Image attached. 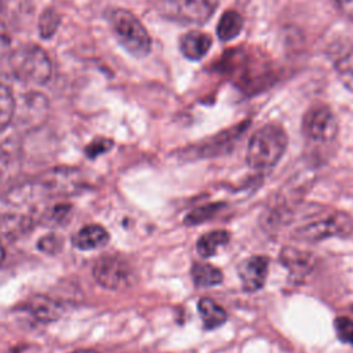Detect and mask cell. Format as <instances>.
<instances>
[{
  "label": "cell",
  "instance_id": "cell-9",
  "mask_svg": "<svg viewBox=\"0 0 353 353\" xmlns=\"http://www.w3.org/2000/svg\"><path fill=\"white\" fill-rule=\"evenodd\" d=\"M48 113L47 98L39 92H29L18 102L15 99V112L12 123L17 128L32 130L40 125ZM11 123V124H12Z\"/></svg>",
  "mask_w": 353,
  "mask_h": 353
},
{
  "label": "cell",
  "instance_id": "cell-19",
  "mask_svg": "<svg viewBox=\"0 0 353 353\" xmlns=\"http://www.w3.org/2000/svg\"><path fill=\"white\" fill-rule=\"evenodd\" d=\"M229 239L230 234L226 230H211L197 240V252L201 258H210L218 251L219 247L225 245L229 241Z\"/></svg>",
  "mask_w": 353,
  "mask_h": 353
},
{
  "label": "cell",
  "instance_id": "cell-7",
  "mask_svg": "<svg viewBox=\"0 0 353 353\" xmlns=\"http://www.w3.org/2000/svg\"><path fill=\"white\" fill-rule=\"evenodd\" d=\"M302 131L313 142L327 143L336 137V119L325 105L312 106L302 119Z\"/></svg>",
  "mask_w": 353,
  "mask_h": 353
},
{
  "label": "cell",
  "instance_id": "cell-8",
  "mask_svg": "<svg viewBox=\"0 0 353 353\" xmlns=\"http://www.w3.org/2000/svg\"><path fill=\"white\" fill-rule=\"evenodd\" d=\"M216 6L218 0H161L163 12L185 23H204Z\"/></svg>",
  "mask_w": 353,
  "mask_h": 353
},
{
  "label": "cell",
  "instance_id": "cell-12",
  "mask_svg": "<svg viewBox=\"0 0 353 353\" xmlns=\"http://www.w3.org/2000/svg\"><path fill=\"white\" fill-rule=\"evenodd\" d=\"M109 232L98 223H90L80 228L72 237V244L79 251H95L108 245Z\"/></svg>",
  "mask_w": 353,
  "mask_h": 353
},
{
  "label": "cell",
  "instance_id": "cell-28",
  "mask_svg": "<svg viewBox=\"0 0 353 353\" xmlns=\"http://www.w3.org/2000/svg\"><path fill=\"white\" fill-rule=\"evenodd\" d=\"M338 6L353 18V0H335Z\"/></svg>",
  "mask_w": 353,
  "mask_h": 353
},
{
  "label": "cell",
  "instance_id": "cell-20",
  "mask_svg": "<svg viewBox=\"0 0 353 353\" xmlns=\"http://www.w3.org/2000/svg\"><path fill=\"white\" fill-rule=\"evenodd\" d=\"M15 98L10 88L0 83V131L7 130L14 117Z\"/></svg>",
  "mask_w": 353,
  "mask_h": 353
},
{
  "label": "cell",
  "instance_id": "cell-17",
  "mask_svg": "<svg viewBox=\"0 0 353 353\" xmlns=\"http://www.w3.org/2000/svg\"><path fill=\"white\" fill-rule=\"evenodd\" d=\"M244 26V19L243 17L234 11L229 10L222 14L219 18L218 26H216V34L222 41H229L237 37Z\"/></svg>",
  "mask_w": 353,
  "mask_h": 353
},
{
  "label": "cell",
  "instance_id": "cell-4",
  "mask_svg": "<svg viewBox=\"0 0 353 353\" xmlns=\"http://www.w3.org/2000/svg\"><path fill=\"white\" fill-rule=\"evenodd\" d=\"M94 280L106 290H124L131 285L134 272L131 265L116 255H103L92 266Z\"/></svg>",
  "mask_w": 353,
  "mask_h": 353
},
{
  "label": "cell",
  "instance_id": "cell-24",
  "mask_svg": "<svg viewBox=\"0 0 353 353\" xmlns=\"http://www.w3.org/2000/svg\"><path fill=\"white\" fill-rule=\"evenodd\" d=\"M336 336L346 343L353 345V320L346 316H339L334 321Z\"/></svg>",
  "mask_w": 353,
  "mask_h": 353
},
{
  "label": "cell",
  "instance_id": "cell-29",
  "mask_svg": "<svg viewBox=\"0 0 353 353\" xmlns=\"http://www.w3.org/2000/svg\"><path fill=\"white\" fill-rule=\"evenodd\" d=\"M4 258H6V250H4V247H3V244L0 241V263L4 261Z\"/></svg>",
  "mask_w": 353,
  "mask_h": 353
},
{
  "label": "cell",
  "instance_id": "cell-15",
  "mask_svg": "<svg viewBox=\"0 0 353 353\" xmlns=\"http://www.w3.org/2000/svg\"><path fill=\"white\" fill-rule=\"evenodd\" d=\"M212 37L207 33L192 30L181 39V52L183 57L192 61L201 59L211 48Z\"/></svg>",
  "mask_w": 353,
  "mask_h": 353
},
{
  "label": "cell",
  "instance_id": "cell-16",
  "mask_svg": "<svg viewBox=\"0 0 353 353\" xmlns=\"http://www.w3.org/2000/svg\"><path fill=\"white\" fill-rule=\"evenodd\" d=\"M197 309H199L203 325L207 330H212L222 325L228 319V314L223 310V307L210 298H201L199 301Z\"/></svg>",
  "mask_w": 353,
  "mask_h": 353
},
{
  "label": "cell",
  "instance_id": "cell-22",
  "mask_svg": "<svg viewBox=\"0 0 353 353\" xmlns=\"http://www.w3.org/2000/svg\"><path fill=\"white\" fill-rule=\"evenodd\" d=\"M59 22H61V18H59V14L57 12V10L47 8L46 11H43V14L40 15V19H39L40 36L46 37V39L51 37L57 32Z\"/></svg>",
  "mask_w": 353,
  "mask_h": 353
},
{
  "label": "cell",
  "instance_id": "cell-5",
  "mask_svg": "<svg viewBox=\"0 0 353 353\" xmlns=\"http://www.w3.org/2000/svg\"><path fill=\"white\" fill-rule=\"evenodd\" d=\"M46 194L50 196H69L77 194L85 188V181L77 168L57 167L51 168L34 179Z\"/></svg>",
  "mask_w": 353,
  "mask_h": 353
},
{
  "label": "cell",
  "instance_id": "cell-13",
  "mask_svg": "<svg viewBox=\"0 0 353 353\" xmlns=\"http://www.w3.org/2000/svg\"><path fill=\"white\" fill-rule=\"evenodd\" d=\"M33 228V218L25 214H0V241L14 240L26 234Z\"/></svg>",
  "mask_w": 353,
  "mask_h": 353
},
{
  "label": "cell",
  "instance_id": "cell-27",
  "mask_svg": "<svg viewBox=\"0 0 353 353\" xmlns=\"http://www.w3.org/2000/svg\"><path fill=\"white\" fill-rule=\"evenodd\" d=\"M10 44H11L10 34H8V32L6 30L4 25L0 23V57L4 55V54L8 51Z\"/></svg>",
  "mask_w": 353,
  "mask_h": 353
},
{
  "label": "cell",
  "instance_id": "cell-11",
  "mask_svg": "<svg viewBox=\"0 0 353 353\" xmlns=\"http://www.w3.org/2000/svg\"><path fill=\"white\" fill-rule=\"evenodd\" d=\"M22 309L41 323H51L61 319L65 305L46 295H32L22 303Z\"/></svg>",
  "mask_w": 353,
  "mask_h": 353
},
{
  "label": "cell",
  "instance_id": "cell-25",
  "mask_svg": "<svg viewBox=\"0 0 353 353\" xmlns=\"http://www.w3.org/2000/svg\"><path fill=\"white\" fill-rule=\"evenodd\" d=\"M113 146V142L108 138H97L94 139L91 143H88L85 146V154L90 159H95L103 153H106L108 150H110V148Z\"/></svg>",
  "mask_w": 353,
  "mask_h": 353
},
{
  "label": "cell",
  "instance_id": "cell-3",
  "mask_svg": "<svg viewBox=\"0 0 353 353\" xmlns=\"http://www.w3.org/2000/svg\"><path fill=\"white\" fill-rule=\"evenodd\" d=\"M109 25L119 43L134 57H146L152 50V39L141 21L128 10L114 8L108 14Z\"/></svg>",
  "mask_w": 353,
  "mask_h": 353
},
{
  "label": "cell",
  "instance_id": "cell-18",
  "mask_svg": "<svg viewBox=\"0 0 353 353\" xmlns=\"http://www.w3.org/2000/svg\"><path fill=\"white\" fill-rule=\"evenodd\" d=\"M190 273H192L193 283L197 287L218 285L222 283V279H223L222 272L207 262H194Z\"/></svg>",
  "mask_w": 353,
  "mask_h": 353
},
{
  "label": "cell",
  "instance_id": "cell-1",
  "mask_svg": "<svg viewBox=\"0 0 353 353\" xmlns=\"http://www.w3.org/2000/svg\"><path fill=\"white\" fill-rule=\"evenodd\" d=\"M288 137L279 124H266L255 131L247 148V163L254 170H269L274 167L284 154Z\"/></svg>",
  "mask_w": 353,
  "mask_h": 353
},
{
  "label": "cell",
  "instance_id": "cell-10",
  "mask_svg": "<svg viewBox=\"0 0 353 353\" xmlns=\"http://www.w3.org/2000/svg\"><path fill=\"white\" fill-rule=\"evenodd\" d=\"M269 269V261L266 256H251L244 259L239 265V276L243 283V288L248 292L261 290L266 281Z\"/></svg>",
  "mask_w": 353,
  "mask_h": 353
},
{
  "label": "cell",
  "instance_id": "cell-30",
  "mask_svg": "<svg viewBox=\"0 0 353 353\" xmlns=\"http://www.w3.org/2000/svg\"><path fill=\"white\" fill-rule=\"evenodd\" d=\"M72 353H98V352L88 350V349H81V350H76V352H72Z\"/></svg>",
  "mask_w": 353,
  "mask_h": 353
},
{
  "label": "cell",
  "instance_id": "cell-21",
  "mask_svg": "<svg viewBox=\"0 0 353 353\" xmlns=\"http://www.w3.org/2000/svg\"><path fill=\"white\" fill-rule=\"evenodd\" d=\"M222 207L223 205L221 203H211V204L197 207L188 214V216L185 218V223L186 225H197V223L205 222V221L211 219Z\"/></svg>",
  "mask_w": 353,
  "mask_h": 353
},
{
  "label": "cell",
  "instance_id": "cell-23",
  "mask_svg": "<svg viewBox=\"0 0 353 353\" xmlns=\"http://www.w3.org/2000/svg\"><path fill=\"white\" fill-rule=\"evenodd\" d=\"M37 248H39V251H41L44 254H48V255L58 254L62 248V237L57 233L44 234L39 239Z\"/></svg>",
  "mask_w": 353,
  "mask_h": 353
},
{
  "label": "cell",
  "instance_id": "cell-26",
  "mask_svg": "<svg viewBox=\"0 0 353 353\" xmlns=\"http://www.w3.org/2000/svg\"><path fill=\"white\" fill-rule=\"evenodd\" d=\"M70 211H72V207L65 204V203H59L57 204L55 207H52L50 210V212L47 214L48 219L52 222V223H63L68 221V218L70 216Z\"/></svg>",
  "mask_w": 353,
  "mask_h": 353
},
{
  "label": "cell",
  "instance_id": "cell-6",
  "mask_svg": "<svg viewBox=\"0 0 353 353\" xmlns=\"http://www.w3.org/2000/svg\"><path fill=\"white\" fill-rule=\"evenodd\" d=\"M353 232V219L349 214L335 212L319 221L310 222L298 229V236L303 240L317 241L328 237H347Z\"/></svg>",
  "mask_w": 353,
  "mask_h": 353
},
{
  "label": "cell",
  "instance_id": "cell-2",
  "mask_svg": "<svg viewBox=\"0 0 353 353\" xmlns=\"http://www.w3.org/2000/svg\"><path fill=\"white\" fill-rule=\"evenodd\" d=\"M8 63L12 74L26 84L41 85L50 80L52 73L47 52L33 44H25L11 51Z\"/></svg>",
  "mask_w": 353,
  "mask_h": 353
},
{
  "label": "cell",
  "instance_id": "cell-14",
  "mask_svg": "<svg viewBox=\"0 0 353 353\" xmlns=\"http://www.w3.org/2000/svg\"><path fill=\"white\" fill-rule=\"evenodd\" d=\"M334 69L342 84L353 92V46H335L331 52Z\"/></svg>",
  "mask_w": 353,
  "mask_h": 353
}]
</instances>
